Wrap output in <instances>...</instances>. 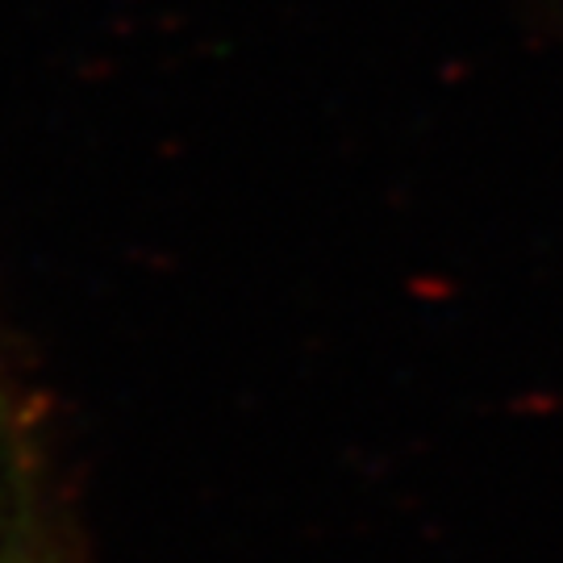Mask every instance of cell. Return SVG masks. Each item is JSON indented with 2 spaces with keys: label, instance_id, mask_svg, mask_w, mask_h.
<instances>
[{
  "label": "cell",
  "instance_id": "1",
  "mask_svg": "<svg viewBox=\"0 0 563 563\" xmlns=\"http://www.w3.org/2000/svg\"><path fill=\"white\" fill-rule=\"evenodd\" d=\"M18 451L9 443L4 405H0V563H13V551H18Z\"/></svg>",
  "mask_w": 563,
  "mask_h": 563
}]
</instances>
